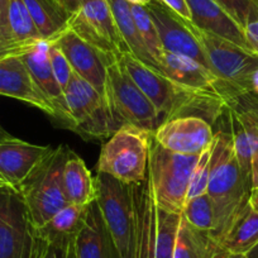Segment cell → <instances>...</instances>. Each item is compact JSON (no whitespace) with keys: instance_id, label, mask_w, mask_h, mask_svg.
<instances>
[{"instance_id":"obj_30","label":"cell","mask_w":258,"mask_h":258,"mask_svg":"<svg viewBox=\"0 0 258 258\" xmlns=\"http://www.w3.org/2000/svg\"><path fill=\"white\" fill-rule=\"evenodd\" d=\"M131 9H132V14L133 18H135L136 26H137L138 31H140L141 37H142L148 52H150L152 58L155 59L156 63L160 66L161 71H162L161 61H162V56L165 49H163L160 36H158V32L157 29H156V26L155 23H153L152 18H151L150 13H148V11L146 9L145 6H135V4H131ZM163 75H165V74H163Z\"/></svg>"},{"instance_id":"obj_17","label":"cell","mask_w":258,"mask_h":258,"mask_svg":"<svg viewBox=\"0 0 258 258\" xmlns=\"http://www.w3.org/2000/svg\"><path fill=\"white\" fill-rule=\"evenodd\" d=\"M48 46L49 42L39 41L24 51L21 56L37 88L54 109L56 120H58L61 125L71 129V119L64 101L63 90L57 83L49 63Z\"/></svg>"},{"instance_id":"obj_45","label":"cell","mask_w":258,"mask_h":258,"mask_svg":"<svg viewBox=\"0 0 258 258\" xmlns=\"http://www.w3.org/2000/svg\"><path fill=\"white\" fill-rule=\"evenodd\" d=\"M0 177H2V176H0ZM2 178H3V177H2Z\"/></svg>"},{"instance_id":"obj_13","label":"cell","mask_w":258,"mask_h":258,"mask_svg":"<svg viewBox=\"0 0 258 258\" xmlns=\"http://www.w3.org/2000/svg\"><path fill=\"white\" fill-rule=\"evenodd\" d=\"M213 126L200 116L185 115L162 121L153 132V140L170 152L199 156L214 140Z\"/></svg>"},{"instance_id":"obj_12","label":"cell","mask_w":258,"mask_h":258,"mask_svg":"<svg viewBox=\"0 0 258 258\" xmlns=\"http://www.w3.org/2000/svg\"><path fill=\"white\" fill-rule=\"evenodd\" d=\"M33 228L22 198L17 192L0 194V258H31Z\"/></svg>"},{"instance_id":"obj_31","label":"cell","mask_w":258,"mask_h":258,"mask_svg":"<svg viewBox=\"0 0 258 258\" xmlns=\"http://www.w3.org/2000/svg\"><path fill=\"white\" fill-rule=\"evenodd\" d=\"M31 258H76L74 237L63 239H44L33 229V248Z\"/></svg>"},{"instance_id":"obj_27","label":"cell","mask_w":258,"mask_h":258,"mask_svg":"<svg viewBox=\"0 0 258 258\" xmlns=\"http://www.w3.org/2000/svg\"><path fill=\"white\" fill-rule=\"evenodd\" d=\"M8 22L12 41L19 54L42 41L38 29L23 0H11Z\"/></svg>"},{"instance_id":"obj_19","label":"cell","mask_w":258,"mask_h":258,"mask_svg":"<svg viewBox=\"0 0 258 258\" xmlns=\"http://www.w3.org/2000/svg\"><path fill=\"white\" fill-rule=\"evenodd\" d=\"M227 111L235 156L245 180L250 185L252 157L258 148V108L240 105L239 100L229 106Z\"/></svg>"},{"instance_id":"obj_20","label":"cell","mask_w":258,"mask_h":258,"mask_svg":"<svg viewBox=\"0 0 258 258\" xmlns=\"http://www.w3.org/2000/svg\"><path fill=\"white\" fill-rule=\"evenodd\" d=\"M74 249L76 258H116L95 202L89 205L85 222L74 237Z\"/></svg>"},{"instance_id":"obj_6","label":"cell","mask_w":258,"mask_h":258,"mask_svg":"<svg viewBox=\"0 0 258 258\" xmlns=\"http://www.w3.org/2000/svg\"><path fill=\"white\" fill-rule=\"evenodd\" d=\"M105 98L118 128L135 125L155 132L161 124L157 109L124 71L118 58L106 66Z\"/></svg>"},{"instance_id":"obj_25","label":"cell","mask_w":258,"mask_h":258,"mask_svg":"<svg viewBox=\"0 0 258 258\" xmlns=\"http://www.w3.org/2000/svg\"><path fill=\"white\" fill-rule=\"evenodd\" d=\"M219 244L232 254H247L258 244V213L250 208L249 203L235 218Z\"/></svg>"},{"instance_id":"obj_5","label":"cell","mask_w":258,"mask_h":258,"mask_svg":"<svg viewBox=\"0 0 258 258\" xmlns=\"http://www.w3.org/2000/svg\"><path fill=\"white\" fill-rule=\"evenodd\" d=\"M95 182V203L116 258H135V215L131 187L106 173L98 172Z\"/></svg>"},{"instance_id":"obj_44","label":"cell","mask_w":258,"mask_h":258,"mask_svg":"<svg viewBox=\"0 0 258 258\" xmlns=\"http://www.w3.org/2000/svg\"><path fill=\"white\" fill-rule=\"evenodd\" d=\"M224 258H248L245 254H232V253H228Z\"/></svg>"},{"instance_id":"obj_29","label":"cell","mask_w":258,"mask_h":258,"mask_svg":"<svg viewBox=\"0 0 258 258\" xmlns=\"http://www.w3.org/2000/svg\"><path fill=\"white\" fill-rule=\"evenodd\" d=\"M181 215L192 227L210 233V235L215 230V207L208 192L186 200Z\"/></svg>"},{"instance_id":"obj_35","label":"cell","mask_w":258,"mask_h":258,"mask_svg":"<svg viewBox=\"0 0 258 258\" xmlns=\"http://www.w3.org/2000/svg\"><path fill=\"white\" fill-rule=\"evenodd\" d=\"M9 6H11V0H0V57L11 53L19 54L14 47L9 31Z\"/></svg>"},{"instance_id":"obj_41","label":"cell","mask_w":258,"mask_h":258,"mask_svg":"<svg viewBox=\"0 0 258 258\" xmlns=\"http://www.w3.org/2000/svg\"><path fill=\"white\" fill-rule=\"evenodd\" d=\"M2 192H17L18 194V191H17L16 188H14L13 186L8 182V181H6L4 178L0 177V194Z\"/></svg>"},{"instance_id":"obj_4","label":"cell","mask_w":258,"mask_h":258,"mask_svg":"<svg viewBox=\"0 0 258 258\" xmlns=\"http://www.w3.org/2000/svg\"><path fill=\"white\" fill-rule=\"evenodd\" d=\"M197 160L198 156L180 155L165 150L152 136L147 178L157 208L175 214L182 213Z\"/></svg>"},{"instance_id":"obj_18","label":"cell","mask_w":258,"mask_h":258,"mask_svg":"<svg viewBox=\"0 0 258 258\" xmlns=\"http://www.w3.org/2000/svg\"><path fill=\"white\" fill-rule=\"evenodd\" d=\"M187 4L194 27L250 51L244 29L215 0H187Z\"/></svg>"},{"instance_id":"obj_11","label":"cell","mask_w":258,"mask_h":258,"mask_svg":"<svg viewBox=\"0 0 258 258\" xmlns=\"http://www.w3.org/2000/svg\"><path fill=\"white\" fill-rule=\"evenodd\" d=\"M145 7L155 23L165 51L195 59L210 70L204 49L190 22L180 18L160 0H152Z\"/></svg>"},{"instance_id":"obj_2","label":"cell","mask_w":258,"mask_h":258,"mask_svg":"<svg viewBox=\"0 0 258 258\" xmlns=\"http://www.w3.org/2000/svg\"><path fill=\"white\" fill-rule=\"evenodd\" d=\"M68 153L66 146L53 148L36 172L19 188V197L33 229L43 227L57 212L69 204L62 180Z\"/></svg>"},{"instance_id":"obj_36","label":"cell","mask_w":258,"mask_h":258,"mask_svg":"<svg viewBox=\"0 0 258 258\" xmlns=\"http://www.w3.org/2000/svg\"><path fill=\"white\" fill-rule=\"evenodd\" d=\"M244 34L250 51L258 54V14L250 18L245 24Z\"/></svg>"},{"instance_id":"obj_7","label":"cell","mask_w":258,"mask_h":258,"mask_svg":"<svg viewBox=\"0 0 258 258\" xmlns=\"http://www.w3.org/2000/svg\"><path fill=\"white\" fill-rule=\"evenodd\" d=\"M63 94L70 114L71 131L81 137L105 140L119 129L105 96L78 74L74 73Z\"/></svg>"},{"instance_id":"obj_10","label":"cell","mask_w":258,"mask_h":258,"mask_svg":"<svg viewBox=\"0 0 258 258\" xmlns=\"http://www.w3.org/2000/svg\"><path fill=\"white\" fill-rule=\"evenodd\" d=\"M161 66L167 78L181 88L199 96L223 101L229 106L244 98L225 81L218 78L212 70L192 58L165 51Z\"/></svg>"},{"instance_id":"obj_21","label":"cell","mask_w":258,"mask_h":258,"mask_svg":"<svg viewBox=\"0 0 258 258\" xmlns=\"http://www.w3.org/2000/svg\"><path fill=\"white\" fill-rule=\"evenodd\" d=\"M63 191L69 204L89 207L96 199V182L85 162L69 148L63 167Z\"/></svg>"},{"instance_id":"obj_34","label":"cell","mask_w":258,"mask_h":258,"mask_svg":"<svg viewBox=\"0 0 258 258\" xmlns=\"http://www.w3.org/2000/svg\"><path fill=\"white\" fill-rule=\"evenodd\" d=\"M244 29L250 18L258 14V0H215Z\"/></svg>"},{"instance_id":"obj_40","label":"cell","mask_w":258,"mask_h":258,"mask_svg":"<svg viewBox=\"0 0 258 258\" xmlns=\"http://www.w3.org/2000/svg\"><path fill=\"white\" fill-rule=\"evenodd\" d=\"M248 203H249L250 208H252L254 212L258 213V187H254L250 190L249 200H248Z\"/></svg>"},{"instance_id":"obj_43","label":"cell","mask_w":258,"mask_h":258,"mask_svg":"<svg viewBox=\"0 0 258 258\" xmlns=\"http://www.w3.org/2000/svg\"><path fill=\"white\" fill-rule=\"evenodd\" d=\"M245 255H247L248 258H258V244L255 245L252 250H249Z\"/></svg>"},{"instance_id":"obj_26","label":"cell","mask_w":258,"mask_h":258,"mask_svg":"<svg viewBox=\"0 0 258 258\" xmlns=\"http://www.w3.org/2000/svg\"><path fill=\"white\" fill-rule=\"evenodd\" d=\"M88 208L68 204L57 212L43 227L34 229V232L39 237L51 240L75 237L85 222Z\"/></svg>"},{"instance_id":"obj_16","label":"cell","mask_w":258,"mask_h":258,"mask_svg":"<svg viewBox=\"0 0 258 258\" xmlns=\"http://www.w3.org/2000/svg\"><path fill=\"white\" fill-rule=\"evenodd\" d=\"M0 95L29 104L56 119V113L32 79L21 54L0 57Z\"/></svg>"},{"instance_id":"obj_39","label":"cell","mask_w":258,"mask_h":258,"mask_svg":"<svg viewBox=\"0 0 258 258\" xmlns=\"http://www.w3.org/2000/svg\"><path fill=\"white\" fill-rule=\"evenodd\" d=\"M250 185L252 188L258 187V148L255 150L252 157V165H250Z\"/></svg>"},{"instance_id":"obj_24","label":"cell","mask_w":258,"mask_h":258,"mask_svg":"<svg viewBox=\"0 0 258 258\" xmlns=\"http://www.w3.org/2000/svg\"><path fill=\"white\" fill-rule=\"evenodd\" d=\"M42 41L53 42L69 28L71 16L56 0H23Z\"/></svg>"},{"instance_id":"obj_23","label":"cell","mask_w":258,"mask_h":258,"mask_svg":"<svg viewBox=\"0 0 258 258\" xmlns=\"http://www.w3.org/2000/svg\"><path fill=\"white\" fill-rule=\"evenodd\" d=\"M106 2H108L109 7H110L114 21H115L116 27L119 29V33H120L123 41L125 42L129 52L135 57H137L145 64L161 71L160 66L156 63V61L152 58L150 52H148L147 47H146L145 42H143L142 37H141L140 31H138L137 26H136L132 9H131V4L125 2V0H106Z\"/></svg>"},{"instance_id":"obj_8","label":"cell","mask_w":258,"mask_h":258,"mask_svg":"<svg viewBox=\"0 0 258 258\" xmlns=\"http://www.w3.org/2000/svg\"><path fill=\"white\" fill-rule=\"evenodd\" d=\"M192 31L202 43L210 70L232 86L240 96H248L250 91V79L258 70V54L242 48L224 38L200 31Z\"/></svg>"},{"instance_id":"obj_9","label":"cell","mask_w":258,"mask_h":258,"mask_svg":"<svg viewBox=\"0 0 258 258\" xmlns=\"http://www.w3.org/2000/svg\"><path fill=\"white\" fill-rule=\"evenodd\" d=\"M69 28L109 59L119 58L121 53L129 52L106 0H88L71 16Z\"/></svg>"},{"instance_id":"obj_15","label":"cell","mask_w":258,"mask_h":258,"mask_svg":"<svg viewBox=\"0 0 258 258\" xmlns=\"http://www.w3.org/2000/svg\"><path fill=\"white\" fill-rule=\"evenodd\" d=\"M70 62L74 73L105 96L106 66L111 61L99 49L84 41L73 29L68 28L54 39ZM116 59V58H115Z\"/></svg>"},{"instance_id":"obj_3","label":"cell","mask_w":258,"mask_h":258,"mask_svg":"<svg viewBox=\"0 0 258 258\" xmlns=\"http://www.w3.org/2000/svg\"><path fill=\"white\" fill-rule=\"evenodd\" d=\"M153 132L123 125L101 147L98 172L106 173L125 185L142 183L147 177Z\"/></svg>"},{"instance_id":"obj_22","label":"cell","mask_w":258,"mask_h":258,"mask_svg":"<svg viewBox=\"0 0 258 258\" xmlns=\"http://www.w3.org/2000/svg\"><path fill=\"white\" fill-rule=\"evenodd\" d=\"M227 254L210 233L197 229L181 215L173 258H224Z\"/></svg>"},{"instance_id":"obj_14","label":"cell","mask_w":258,"mask_h":258,"mask_svg":"<svg viewBox=\"0 0 258 258\" xmlns=\"http://www.w3.org/2000/svg\"><path fill=\"white\" fill-rule=\"evenodd\" d=\"M53 147L12 138H0V176L19 194L21 186L36 172Z\"/></svg>"},{"instance_id":"obj_33","label":"cell","mask_w":258,"mask_h":258,"mask_svg":"<svg viewBox=\"0 0 258 258\" xmlns=\"http://www.w3.org/2000/svg\"><path fill=\"white\" fill-rule=\"evenodd\" d=\"M48 56L54 78H56L57 83L59 84L62 90L64 91V89L68 88V85L70 84L74 75V70L71 68L70 62L68 61L64 53L62 52V49L59 48L56 42H49Z\"/></svg>"},{"instance_id":"obj_32","label":"cell","mask_w":258,"mask_h":258,"mask_svg":"<svg viewBox=\"0 0 258 258\" xmlns=\"http://www.w3.org/2000/svg\"><path fill=\"white\" fill-rule=\"evenodd\" d=\"M213 142H214V140H213ZM213 142L198 156L197 163L194 166L192 173H191L186 200L208 192V183H209L210 170H212Z\"/></svg>"},{"instance_id":"obj_42","label":"cell","mask_w":258,"mask_h":258,"mask_svg":"<svg viewBox=\"0 0 258 258\" xmlns=\"http://www.w3.org/2000/svg\"><path fill=\"white\" fill-rule=\"evenodd\" d=\"M250 91L254 95H258V70L254 71L250 79Z\"/></svg>"},{"instance_id":"obj_28","label":"cell","mask_w":258,"mask_h":258,"mask_svg":"<svg viewBox=\"0 0 258 258\" xmlns=\"http://www.w3.org/2000/svg\"><path fill=\"white\" fill-rule=\"evenodd\" d=\"M181 214L168 213L156 205V227L153 258H173L176 234Z\"/></svg>"},{"instance_id":"obj_37","label":"cell","mask_w":258,"mask_h":258,"mask_svg":"<svg viewBox=\"0 0 258 258\" xmlns=\"http://www.w3.org/2000/svg\"><path fill=\"white\" fill-rule=\"evenodd\" d=\"M160 2L163 6L167 7L170 11L177 14L180 18H182L183 21H191V12L190 8H188L187 0H160Z\"/></svg>"},{"instance_id":"obj_1","label":"cell","mask_w":258,"mask_h":258,"mask_svg":"<svg viewBox=\"0 0 258 258\" xmlns=\"http://www.w3.org/2000/svg\"><path fill=\"white\" fill-rule=\"evenodd\" d=\"M250 190L238 163L230 132L215 133L208 194L214 202L215 230L212 237L218 243L248 205Z\"/></svg>"},{"instance_id":"obj_38","label":"cell","mask_w":258,"mask_h":258,"mask_svg":"<svg viewBox=\"0 0 258 258\" xmlns=\"http://www.w3.org/2000/svg\"><path fill=\"white\" fill-rule=\"evenodd\" d=\"M56 2L64 9V11L68 12L70 16H73V14H75L88 0H56Z\"/></svg>"}]
</instances>
